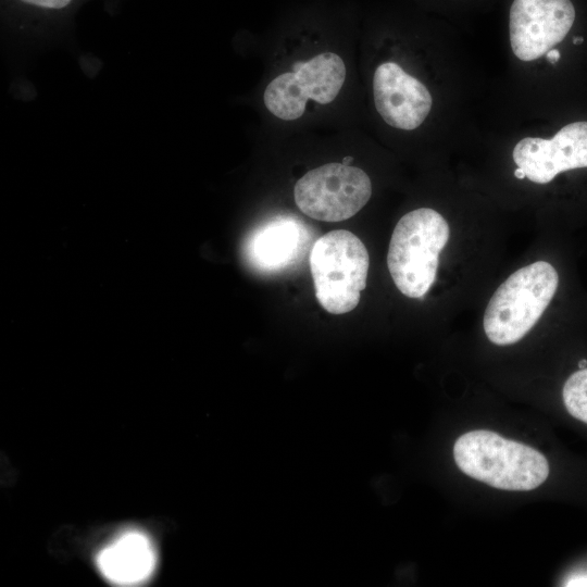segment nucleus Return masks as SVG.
Masks as SVG:
<instances>
[{"mask_svg":"<svg viewBox=\"0 0 587 587\" xmlns=\"http://www.w3.org/2000/svg\"><path fill=\"white\" fill-rule=\"evenodd\" d=\"M453 458L467 476L503 490H532L549 475L542 453L485 429L461 435L454 442Z\"/></svg>","mask_w":587,"mask_h":587,"instance_id":"obj_1","label":"nucleus"},{"mask_svg":"<svg viewBox=\"0 0 587 587\" xmlns=\"http://www.w3.org/2000/svg\"><path fill=\"white\" fill-rule=\"evenodd\" d=\"M559 283L555 268L537 261L510 275L495 291L484 314V330L495 345L521 340L552 300Z\"/></svg>","mask_w":587,"mask_h":587,"instance_id":"obj_2","label":"nucleus"},{"mask_svg":"<svg viewBox=\"0 0 587 587\" xmlns=\"http://www.w3.org/2000/svg\"><path fill=\"white\" fill-rule=\"evenodd\" d=\"M449 225L429 208L403 215L391 235L387 265L397 288L409 298H423L436 279L439 254L449 239Z\"/></svg>","mask_w":587,"mask_h":587,"instance_id":"obj_3","label":"nucleus"},{"mask_svg":"<svg viewBox=\"0 0 587 587\" xmlns=\"http://www.w3.org/2000/svg\"><path fill=\"white\" fill-rule=\"evenodd\" d=\"M369 252L348 230H332L312 246L310 270L319 303L329 313L352 311L366 286Z\"/></svg>","mask_w":587,"mask_h":587,"instance_id":"obj_4","label":"nucleus"},{"mask_svg":"<svg viewBox=\"0 0 587 587\" xmlns=\"http://www.w3.org/2000/svg\"><path fill=\"white\" fill-rule=\"evenodd\" d=\"M367 174L344 163H327L305 173L295 185L297 207L323 222H340L357 214L370 200Z\"/></svg>","mask_w":587,"mask_h":587,"instance_id":"obj_5","label":"nucleus"},{"mask_svg":"<svg viewBox=\"0 0 587 587\" xmlns=\"http://www.w3.org/2000/svg\"><path fill=\"white\" fill-rule=\"evenodd\" d=\"M345 79L342 59L336 53L323 52L302 63L297 72L276 76L264 90V104L280 120H297L303 115L308 100L321 104L335 100Z\"/></svg>","mask_w":587,"mask_h":587,"instance_id":"obj_6","label":"nucleus"},{"mask_svg":"<svg viewBox=\"0 0 587 587\" xmlns=\"http://www.w3.org/2000/svg\"><path fill=\"white\" fill-rule=\"evenodd\" d=\"M575 20L571 0H514L510 9V42L515 57L533 61L561 42Z\"/></svg>","mask_w":587,"mask_h":587,"instance_id":"obj_7","label":"nucleus"},{"mask_svg":"<svg viewBox=\"0 0 587 587\" xmlns=\"http://www.w3.org/2000/svg\"><path fill=\"white\" fill-rule=\"evenodd\" d=\"M512 155L526 178L537 184H548L561 172L587 167V122L567 124L551 139L523 138Z\"/></svg>","mask_w":587,"mask_h":587,"instance_id":"obj_8","label":"nucleus"},{"mask_svg":"<svg viewBox=\"0 0 587 587\" xmlns=\"http://www.w3.org/2000/svg\"><path fill=\"white\" fill-rule=\"evenodd\" d=\"M373 95L382 118L389 126L404 130L417 128L433 104L428 89L395 62L377 66L373 77Z\"/></svg>","mask_w":587,"mask_h":587,"instance_id":"obj_9","label":"nucleus"},{"mask_svg":"<svg viewBox=\"0 0 587 587\" xmlns=\"http://www.w3.org/2000/svg\"><path fill=\"white\" fill-rule=\"evenodd\" d=\"M96 562L109 582L120 586H135L148 580L153 574L157 552L146 534L130 530L102 548Z\"/></svg>","mask_w":587,"mask_h":587,"instance_id":"obj_10","label":"nucleus"},{"mask_svg":"<svg viewBox=\"0 0 587 587\" xmlns=\"http://www.w3.org/2000/svg\"><path fill=\"white\" fill-rule=\"evenodd\" d=\"M309 232L291 220H275L254 230L245 247L251 265L260 271H278L299 260L305 251Z\"/></svg>","mask_w":587,"mask_h":587,"instance_id":"obj_11","label":"nucleus"},{"mask_svg":"<svg viewBox=\"0 0 587 587\" xmlns=\"http://www.w3.org/2000/svg\"><path fill=\"white\" fill-rule=\"evenodd\" d=\"M562 396L567 412L587 424V367L579 369L566 379Z\"/></svg>","mask_w":587,"mask_h":587,"instance_id":"obj_12","label":"nucleus"},{"mask_svg":"<svg viewBox=\"0 0 587 587\" xmlns=\"http://www.w3.org/2000/svg\"><path fill=\"white\" fill-rule=\"evenodd\" d=\"M21 1L39 7V8L58 10V9L65 8L72 0H21Z\"/></svg>","mask_w":587,"mask_h":587,"instance_id":"obj_13","label":"nucleus"},{"mask_svg":"<svg viewBox=\"0 0 587 587\" xmlns=\"http://www.w3.org/2000/svg\"><path fill=\"white\" fill-rule=\"evenodd\" d=\"M565 586H587V575H578L569 579Z\"/></svg>","mask_w":587,"mask_h":587,"instance_id":"obj_14","label":"nucleus"},{"mask_svg":"<svg viewBox=\"0 0 587 587\" xmlns=\"http://www.w3.org/2000/svg\"><path fill=\"white\" fill-rule=\"evenodd\" d=\"M546 54H547V60L551 64H555L561 58V53L557 49H550Z\"/></svg>","mask_w":587,"mask_h":587,"instance_id":"obj_15","label":"nucleus"},{"mask_svg":"<svg viewBox=\"0 0 587 587\" xmlns=\"http://www.w3.org/2000/svg\"><path fill=\"white\" fill-rule=\"evenodd\" d=\"M514 176H515L516 178H519V179H524V178L526 177V174H525V172H524L522 168L517 167V168L514 171Z\"/></svg>","mask_w":587,"mask_h":587,"instance_id":"obj_16","label":"nucleus"},{"mask_svg":"<svg viewBox=\"0 0 587 587\" xmlns=\"http://www.w3.org/2000/svg\"><path fill=\"white\" fill-rule=\"evenodd\" d=\"M583 41H584V38L580 37V36H577V37H575V38L573 39V43H574V45H579V43H582Z\"/></svg>","mask_w":587,"mask_h":587,"instance_id":"obj_17","label":"nucleus"},{"mask_svg":"<svg viewBox=\"0 0 587 587\" xmlns=\"http://www.w3.org/2000/svg\"><path fill=\"white\" fill-rule=\"evenodd\" d=\"M587 365V360L586 359H583L578 362V367L579 369H585Z\"/></svg>","mask_w":587,"mask_h":587,"instance_id":"obj_18","label":"nucleus"},{"mask_svg":"<svg viewBox=\"0 0 587 587\" xmlns=\"http://www.w3.org/2000/svg\"><path fill=\"white\" fill-rule=\"evenodd\" d=\"M342 161L344 164L349 165V163L352 161V157H347Z\"/></svg>","mask_w":587,"mask_h":587,"instance_id":"obj_19","label":"nucleus"}]
</instances>
